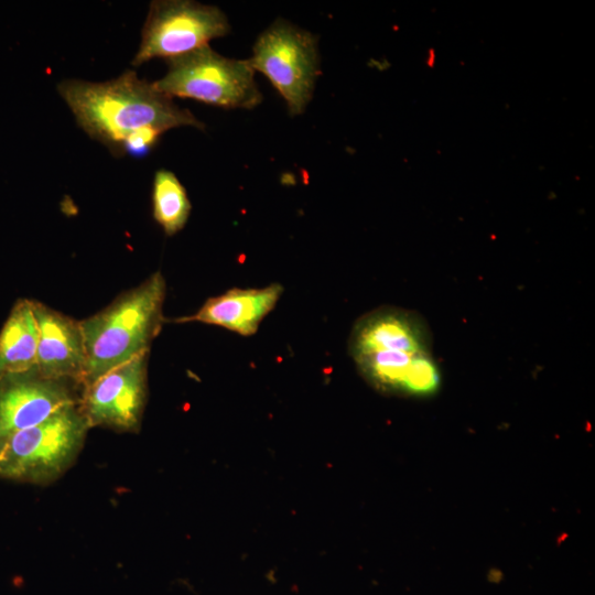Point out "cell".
Listing matches in <instances>:
<instances>
[{"mask_svg":"<svg viewBox=\"0 0 595 595\" xmlns=\"http://www.w3.org/2000/svg\"><path fill=\"white\" fill-rule=\"evenodd\" d=\"M57 90L77 125L119 155L123 141L133 132L154 129L163 133L183 126L202 130L205 127L152 83L138 78L133 71L102 83L66 79L57 85Z\"/></svg>","mask_w":595,"mask_h":595,"instance_id":"cell-1","label":"cell"},{"mask_svg":"<svg viewBox=\"0 0 595 595\" xmlns=\"http://www.w3.org/2000/svg\"><path fill=\"white\" fill-rule=\"evenodd\" d=\"M253 71L262 73L285 100L291 116L305 111L321 74L317 40L314 34L282 19L274 21L257 39Z\"/></svg>","mask_w":595,"mask_h":595,"instance_id":"cell-5","label":"cell"},{"mask_svg":"<svg viewBox=\"0 0 595 595\" xmlns=\"http://www.w3.org/2000/svg\"><path fill=\"white\" fill-rule=\"evenodd\" d=\"M148 356L142 353L82 387L78 405L90 428L139 430L148 393Z\"/></svg>","mask_w":595,"mask_h":595,"instance_id":"cell-7","label":"cell"},{"mask_svg":"<svg viewBox=\"0 0 595 595\" xmlns=\"http://www.w3.org/2000/svg\"><path fill=\"white\" fill-rule=\"evenodd\" d=\"M349 351L353 358L376 351L431 353V336L422 317L397 307L375 310L355 324Z\"/></svg>","mask_w":595,"mask_h":595,"instance_id":"cell-10","label":"cell"},{"mask_svg":"<svg viewBox=\"0 0 595 595\" xmlns=\"http://www.w3.org/2000/svg\"><path fill=\"white\" fill-rule=\"evenodd\" d=\"M165 61L166 74L152 84L171 98H191L228 109H252L262 101L248 60L229 58L205 45Z\"/></svg>","mask_w":595,"mask_h":595,"instance_id":"cell-4","label":"cell"},{"mask_svg":"<svg viewBox=\"0 0 595 595\" xmlns=\"http://www.w3.org/2000/svg\"><path fill=\"white\" fill-rule=\"evenodd\" d=\"M39 327L34 370L44 378L83 385L86 350L80 321L32 301Z\"/></svg>","mask_w":595,"mask_h":595,"instance_id":"cell-9","label":"cell"},{"mask_svg":"<svg viewBox=\"0 0 595 595\" xmlns=\"http://www.w3.org/2000/svg\"><path fill=\"white\" fill-rule=\"evenodd\" d=\"M165 290L163 275L155 272L102 311L80 321L86 350L82 387L149 351L164 322Z\"/></svg>","mask_w":595,"mask_h":595,"instance_id":"cell-2","label":"cell"},{"mask_svg":"<svg viewBox=\"0 0 595 595\" xmlns=\"http://www.w3.org/2000/svg\"><path fill=\"white\" fill-rule=\"evenodd\" d=\"M89 429L77 402L17 432L0 446V477L32 484L54 482L75 462Z\"/></svg>","mask_w":595,"mask_h":595,"instance_id":"cell-3","label":"cell"},{"mask_svg":"<svg viewBox=\"0 0 595 595\" xmlns=\"http://www.w3.org/2000/svg\"><path fill=\"white\" fill-rule=\"evenodd\" d=\"M229 31L226 14L215 6L190 0L152 1L132 65L186 54Z\"/></svg>","mask_w":595,"mask_h":595,"instance_id":"cell-6","label":"cell"},{"mask_svg":"<svg viewBox=\"0 0 595 595\" xmlns=\"http://www.w3.org/2000/svg\"><path fill=\"white\" fill-rule=\"evenodd\" d=\"M77 383L41 377L34 369L0 378V446L13 434L77 403Z\"/></svg>","mask_w":595,"mask_h":595,"instance_id":"cell-8","label":"cell"},{"mask_svg":"<svg viewBox=\"0 0 595 595\" xmlns=\"http://www.w3.org/2000/svg\"><path fill=\"white\" fill-rule=\"evenodd\" d=\"M282 293L283 286L279 283L260 289L234 288L209 298L195 314L176 322H199L221 326L242 336L253 335Z\"/></svg>","mask_w":595,"mask_h":595,"instance_id":"cell-11","label":"cell"},{"mask_svg":"<svg viewBox=\"0 0 595 595\" xmlns=\"http://www.w3.org/2000/svg\"><path fill=\"white\" fill-rule=\"evenodd\" d=\"M39 327L32 301L20 300L0 333V378L35 368Z\"/></svg>","mask_w":595,"mask_h":595,"instance_id":"cell-12","label":"cell"},{"mask_svg":"<svg viewBox=\"0 0 595 595\" xmlns=\"http://www.w3.org/2000/svg\"><path fill=\"white\" fill-rule=\"evenodd\" d=\"M152 208L155 221L167 236L175 235L185 226L192 206L184 186L173 172L159 170L155 173Z\"/></svg>","mask_w":595,"mask_h":595,"instance_id":"cell-13","label":"cell"}]
</instances>
